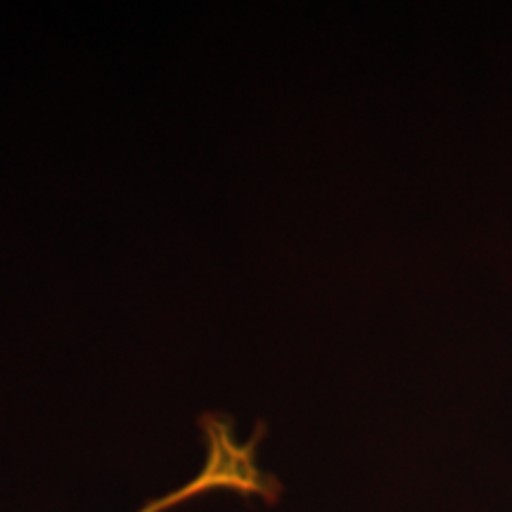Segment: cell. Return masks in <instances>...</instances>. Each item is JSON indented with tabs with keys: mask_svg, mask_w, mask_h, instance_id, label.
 Returning a JSON list of instances; mask_svg holds the SVG:
<instances>
[{
	"mask_svg": "<svg viewBox=\"0 0 512 512\" xmlns=\"http://www.w3.org/2000/svg\"><path fill=\"white\" fill-rule=\"evenodd\" d=\"M207 460L202 470L190 482L178 486L176 491L155 501L145 503L138 512H166L181 505L190 498L204 496L209 491H240V494H261L264 491V477L254 460V441L240 444L233 432L223 422H209L207 425Z\"/></svg>",
	"mask_w": 512,
	"mask_h": 512,
	"instance_id": "cell-1",
	"label": "cell"
}]
</instances>
